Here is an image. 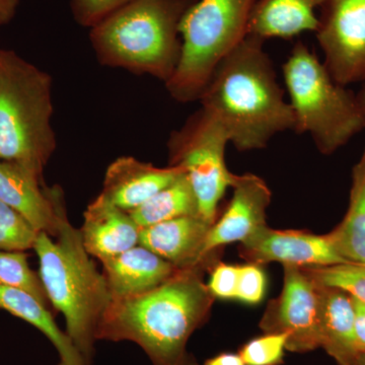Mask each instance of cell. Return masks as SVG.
<instances>
[{
  "instance_id": "obj_1",
  "label": "cell",
  "mask_w": 365,
  "mask_h": 365,
  "mask_svg": "<svg viewBox=\"0 0 365 365\" xmlns=\"http://www.w3.org/2000/svg\"><path fill=\"white\" fill-rule=\"evenodd\" d=\"M206 268L179 270L150 292L112 299L98 324L97 341L134 343L153 365H198L187 345L215 300L203 281Z\"/></svg>"
},
{
  "instance_id": "obj_2",
  "label": "cell",
  "mask_w": 365,
  "mask_h": 365,
  "mask_svg": "<svg viewBox=\"0 0 365 365\" xmlns=\"http://www.w3.org/2000/svg\"><path fill=\"white\" fill-rule=\"evenodd\" d=\"M264 42L247 36L218 64L199 98L239 151L262 150L281 132L294 131V111Z\"/></svg>"
},
{
  "instance_id": "obj_3",
  "label": "cell",
  "mask_w": 365,
  "mask_h": 365,
  "mask_svg": "<svg viewBox=\"0 0 365 365\" xmlns=\"http://www.w3.org/2000/svg\"><path fill=\"white\" fill-rule=\"evenodd\" d=\"M196 0H132L106 16L90 32L102 66L148 74L165 83L182 52L180 26Z\"/></svg>"
},
{
  "instance_id": "obj_4",
  "label": "cell",
  "mask_w": 365,
  "mask_h": 365,
  "mask_svg": "<svg viewBox=\"0 0 365 365\" xmlns=\"http://www.w3.org/2000/svg\"><path fill=\"white\" fill-rule=\"evenodd\" d=\"M53 311L64 316L66 333L93 364L98 324L112 302L102 272L90 258L79 230L64 220L56 237L38 232L33 247Z\"/></svg>"
},
{
  "instance_id": "obj_5",
  "label": "cell",
  "mask_w": 365,
  "mask_h": 365,
  "mask_svg": "<svg viewBox=\"0 0 365 365\" xmlns=\"http://www.w3.org/2000/svg\"><path fill=\"white\" fill-rule=\"evenodd\" d=\"M52 116L50 74L0 48V160L43 179L57 148Z\"/></svg>"
},
{
  "instance_id": "obj_6",
  "label": "cell",
  "mask_w": 365,
  "mask_h": 365,
  "mask_svg": "<svg viewBox=\"0 0 365 365\" xmlns=\"http://www.w3.org/2000/svg\"><path fill=\"white\" fill-rule=\"evenodd\" d=\"M282 71L294 131L309 134L319 153L332 155L364 130L356 95L336 83L304 43L294 45Z\"/></svg>"
},
{
  "instance_id": "obj_7",
  "label": "cell",
  "mask_w": 365,
  "mask_h": 365,
  "mask_svg": "<svg viewBox=\"0 0 365 365\" xmlns=\"http://www.w3.org/2000/svg\"><path fill=\"white\" fill-rule=\"evenodd\" d=\"M257 0H196L182 18V52L165 83L170 97L189 103L200 98L216 67L248 36Z\"/></svg>"
},
{
  "instance_id": "obj_8",
  "label": "cell",
  "mask_w": 365,
  "mask_h": 365,
  "mask_svg": "<svg viewBox=\"0 0 365 365\" xmlns=\"http://www.w3.org/2000/svg\"><path fill=\"white\" fill-rule=\"evenodd\" d=\"M228 143L230 136L220 120L202 107L173 131L168 141L169 165L184 170L195 193L199 215L212 225L235 177L225 163Z\"/></svg>"
},
{
  "instance_id": "obj_9",
  "label": "cell",
  "mask_w": 365,
  "mask_h": 365,
  "mask_svg": "<svg viewBox=\"0 0 365 365\" xmlns=\"http://www.w3.org/2000/svg\"><path fill=\"white\" fill-rule=\"evenodd\" d=\"M324 66L346 86L365 81V0H330L321 9L316 32Z\"/></svg>"
},
{
  "instance_id": "obj_10",
  "label": "cell",
  "mask_w": 365,
  "mask_h": 365,
  "mask_svg": "<svg viewBox=\"0 0 365 365\" xmlns=\"http://www.w3.org/2000/svg\"><path fill=\"white\" fill-rule=\"evenodd\" d=\"M260 328L265 333H287L288 351L321 347L319 287L304 269L284 265L282 292L268 304Z\"/></svg>"
},
{
  "instance_id": "obj_11",
  "label": "cell",
  "mask_w": 365,
  "mask_h": 365,
  "mask_svg": "<svg viewBox=\"0 0 365 365\" xmlns=\"http://www.w3.org/2000/svg\"><path fill=\"white\" fill-rule=\"evenodd\" d=\"M0 201L20 213L34 230L52 237L58 235L67 218L64 195L58 187L48 188L42 178L23 165L1 160Z\"/></svg>"
},
{
  "instance_id": "obj_12",
  "label": "cell",
  "mask_w": 365,
  "mask_h": 365,
  "mask_svg": "<svg viewBox=\"0 0 365 365\" xmlns=\"http://www.w3.org/2000/svg\"><path fill=\"white\" fill-rule=\"evenodd\" d=\"M240 253L251 263L279 262L297 267H318L347 263L328 235L300 230H277L265 225L241 242Z\"/></svg>"
},
{
  "instance_id": "obj_13",
  "label": "cell",
  "mask_w": 365,
  "mask_h": 365,
  "mask_svg": "<svg viewBox=\"0 0 365 365\" xmlns=\"http://www.w3.org/2000/svg\"><path fill=\"white\" fill-rule=\"evenodd\" d=\"M232 196L227 209L209 230L204 257H212L218 248L232 242H244L265 227L266 211L271 191L263 179L254 174L235 175Z\"/></svg>"
},
{
  "instance_id": "obj_14",
  "label": "cell",
  "mask_w": 365,
  "mask_h": 365,
  "mask_svg": "<svg viewBox=\"0 0 365 365\" xmlns=\"http://www.w3.org/2000/svg\"><path fill=\"white\" fill-rule=\"evenodd\" d=\"M212 223L199 215H186L141 228L139 245L150 249L179 270L206 266L212 257L203 250Z\"/></svg>"
},
{
  "instance_id": "obj_15",
  "label": "cell",
  "mask_w": 365,
  "mask_h": 365,
  "mask_svg": "<svg viewBox=\"0 0 365 365\" xmlns=\"http://www.w3.org/2000/svg\"><path fill=\"white\" fill-rule=\"evenodd\" d=\"M140 230L128 211L101 193L86 207L79 232L86 252L102 263L139 245Z\"/></svg>"
},
{
  "instance_id": "obj_16",
  "label": "cell",
  "mask_w": 365,
  "mask_h": 365,
  "mask_svg": "<svg viewBox=\"0 0 365 365\" xmlns=\"http://www.w3.org/2000/svg\"><path fill=\"white\" fill-rule=\"evenodd\" d=\"M182 172L181 168H160L133 157L118 158L106 170L101 193L117 207L130 212L169 186Z\"/></svg>"
},
{
  "instance_id": "obj_17",
  "label": "cell",
  "mask_w": 365,
  "mask_h": 365,
  "mask_svg": "<svg viewBox=\"0 0 365 365\" xmlns=\"http://www.w3.org/2000/svg\"><path fill=\"white\" fill-rule=\"evenodd\" d=\"M102 265L112 299L145 294L160 287L179 271L141 245L102 262Z\"/></svg>"
},
{
  "instance_id": "obj_18",
  "label": "cell",
  "mask_w": 365,
  "mask_h": 365,
  "mask_svg": "<svg viewBox=\"0 0 365 365\" xmlns=\"http://www.w3.org/2000/svg\"><path fill=\"white\" fill-rule=\"evenodd\" d=\"M330 0H257L249 23L248 35L266 41L290 39L304 32H316L317 9Z\"/></svg>"
},
{
  "instance_id": "obj_19",
  "label": "cell",
  "mask_w": 365,
  "mask_h": 365,
  "mask_svg": "<svg viewBox=\"0 0 365 365\" xmlns=\"http://www.w3.org/2000/svg\"><path fill=\"white\" fill-rule=\"evenodd\" d=\"M318 287L321 347L338 364L353 365L359 353L355 342L352 295L339 288Z\"/></svg>"
},
{
  "instance_id": "obj_20",
  "label": "cell",
  "mask_w": 365,
  "mask_h": 365,
  "mask_svg": "<svg viewBox=\"0 0 365 365\" xmlns=\"http://www.w3.org/2000/svg\"><path fill=\"white\" fill-rule=\"evenodd\" d=\"M0 309L23 319L44 334L58 353V365H88L68 334L55 322L51 309L23 290L0 287Z\"/></svg>"
},
{
  "instance_id": "obj_21",
  "label": "cell",
  "mask_w": 365,
  "mask_h": 365,
  "mask_svg": "<svg viewBox=\"0 0 365 365\" xmlns=\"http://www.w3.org/2000/svg\"><path fill=\"white\" fill-rule=\"evenodd\" d=\"M328 235L346 261L365 264V150L353 168L347 213Z\"/></svg>"
},
{
  "instance_id": "obj_22",
  "label": "cell",
  "mask_w": 365,
  "mask_h": 365,
  "mask_svg": "<svg viewBox=\"0 0 365 365\" xmlns=\"http://www.w3.org/2000/svg\"><path fill=\"white\" fill-rule=\"evenodd\" d=\"M129 213L139 227L144 228L182 216L199 215L198 202L188 177L182 172L169 186Z\"/></svg>"
},
{
  "instance_id": "obj_23",
  "label": "cell",
  "mask_w": 365,
  "mask_h": 365,
  "mask_svg": "<svg viewBox=\"0 0 365 365\" xmlns=\"http://www.w3.org/2000/svg\"><path fill=\"white\" fill-rule=\"evenodd\" d=\"M28 257L26 251H0V287L28 292L52 311L39 273L31 269Z\"/></svg>"
},
{
  "instance_id": "obj_24",
  "label": "cell",
  "mask_w": 365,
  "mask_h": 365,
  "mask_svg": "<svg viewBox=\"0 0 365 365\" xmlns=\"http://www.w3.org/2000/svg\"><path fill=\"white\" fill-rule=\"evenodd\" d=\"M319 285L339 288L365 304V264L302 267Z\"/></svg>"
},
{
  "instance_id": "obj_25",
  "label": "cell",
  "mask_w": 365,
  "mask_h": 365,
  "mask_svg": "<svg viewBox=\"0 0 365 365\" xmlns=\"http://www.w3.org/2000/svg\"><path fill=\"white\" fill-rule=\"evenodd\" d=\"M37 234L20 213L0 201V251L33 249Z\"/></svg>"
},
{
  "instance_id": "obj_26",
  "label": "cell",
  "mask_w": 365,
  "mask_h": 365,
  "mask_svg": "<svg viewBox=\"0 0 365 365\" xmlns=\"http://www.w3.org/2000/svg\"><path fill=\"white\" fill-rule=\"evenodd\" d=\"M287 333H266L242 346V359L246 365H279L287 349Z\"/></svg>"
},
{
  "instance_id": "obj_27",
  "label": "cell",
  "mask_w": 365,
  "mask_h": 365,
  "mask_svg": "<svg viewBox=\"0 0 365 365\" xmlns=\"http://www.w3.org/2000/svg\"><path fill=\"white\" fill-rule=\"evenodd\" d=\"M267 287L265 273L258 264L239 266L237 297L235 299L246 304H256L263 299Z\"/></svg>"
},
{
  "instance_id": "obj_28",
  "label": "cell",
  "mask_w": 365,
  "mask_h": 365,
  "mask_svg": "<svg viewBox=\"0 0 365 365\" xmlns=\"http://www.w3.org/2000/svg\"><path fill=\"white\" fill-rule=\"evenodd\" d=\"M132 0H71L74 21L79 26L91 28L106 16Z\"/></svg>"
},
{
  "instance_id": "obj_29",
  "label": "cell",
  "mask_w": 365,
  "mask_h": 365,
  "mask_svg": "<svg viewBox=\"0 0 365 365\" xmlns=\"http://www.w3.org/2000/svg\"><path fill=\"white\" fill-rule=\"evenodd\" d=\"M239 266L217 263L212 266L207 287L215 299H235L237 297Z\"/></svg>"
},
{
  "instance_id": "obj_30",
  "label": "cell",
  "mask_w": 365,
  "mask_h": 365,
  "mask_svg": "<svg viewBox=\"0 0 365 365\" xmlns=\"http://www.w3.org/2000/svg\"><path fill=\"white\" fill-rule=\"evenodd\" d=\"M354 304V335L359 353L365 352V304L352 297Z\"/></svg>"
},
{
  "instance_id": "obj_31",
  "label": "cell",
  "mask_w": 365,
  "mask_h": 365,
  "mask_svg": "<svg viewBox=\"0 0 365 365\" xmlns=\"http://www.w3.org/2000/svg\"><path fill=\"white\" fill-rule=\"evenodd\" d=\"M20 6V0H0V29L14 20Z\"/></svg>"
},
{
  "instance_id": "obj_32",
  "label": "cell",
  "mask_w": 365,
  "mask_h": 365,
  "mask_svg": "<svg viewBox=\"0 0 365 365\" xmlns=\"http://www.w3.org/2000/svg\"><path fill=\"white\" fill-rule=\"evenodd\" d=\"M204 365H246L241 355L235 353H222L206 360Z\"/></svg>"
},
{
  "instance_id": "obj_33",
  "label": "cell",
  "mask_w": 365,
  "mask_h": 365,
  "mask_svg": "<svg viewBox=\"0 0 365 365\" xmlns=\"http://www.w3.org/2000/svg\"><path fill=\"white\" fill-rule=\"evenodd\" d=\"M357 101H359L360 109H361L362 114H364V120H365V85L364 88H361V91H359L356 95Z\"/></svg>"
},
{
  "instance_id": "obj_34",
  "label": "cell",
  "mask_w": 365,
  "mask_h": 365,
  "mask_svg": "<svg viewBox=\"0 0 365 365\" xmlns=\"http://www.w3.org/2000/svg\"><path fill=\"white\" fill-rule=\"evenodd\" d=\"M353 365H365V352L359 353Z\"/></svg>"
}]
</instances>
